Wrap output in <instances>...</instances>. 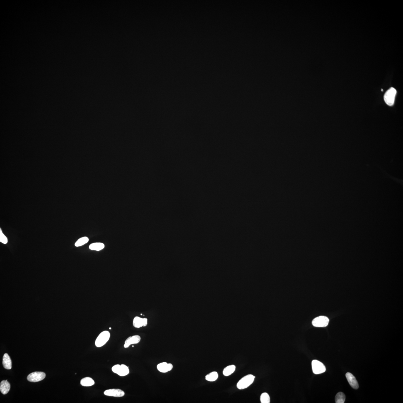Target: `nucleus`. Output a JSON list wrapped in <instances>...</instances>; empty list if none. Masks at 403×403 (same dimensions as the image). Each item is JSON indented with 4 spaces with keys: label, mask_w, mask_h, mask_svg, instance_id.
<instances>
[{
    "label": "nucleus",
    "mask_w": 403,
    "mask_h": 403,
    "mask_svg": "<svg viewBox=\"0 0 403 403\" xmlns=\"http://www.w3.org/2000/svg\"><path fill=\"white\" fill-rule=\"evenodd\" d=\"M255 377L252 374L245 376L238 381L237 387L240 390H242L248 388L254 382Z\"/></svg>",
    "instance_id": "nucleus-1"
},
{
    "label": "nucleus",
    "mask_w": 403,
    "mask_h": 403,
    "mask_svg": "<svg viewBox=\"0 0 403 403\" xmlns=\"http://www.w3.org/2000/svg\"><path fill=\"white\" fill-rule=\"evenodd\" d=\"M110 333L107 331H104L101 332L96 340L95 346L97 347H103L110 339Z\"/></svg>",
    "instance_id": "nucleus-2"
},
{
    "label": "nucleus",
    "mask_w": 403,
    "mask_h": 403,
    "mask_svg": "<svg viewBox=\"0 0 403 403\" xmlns=\"http://www.w3.org/2000/svg\"><path fill=\"white\" fill-rule=\"evenodd\" d=\"M396 92L395 89L391 87L384 94V100L388 105L392 106L394 105Z\"/></svg>",
    "instance_id": "nucleus-3"
},
{
    "label": "nucleus",
    "mask_w": 403,
    "mask_h": 403,
    "mask_svg": "<svg viewBox=\"0 0 403 403\" xmlns=\"http://www.w3.org/2000/svg\"><path fill=\"white\" fill-rule=\"evenodd\" d=\"M112 370L114 373L120 376H125L129 373L128 367L124 364H117L112 368Z\"/></svg>",
    "instance_id": "nucleus-4"
},
{
    "label": "nucleus",
    "mask_w": 403,
    "mask_h": 403,
    "mask_svg": "<svg viewBox=\"0 0 403 403\" xmlns=\"http://www.w3.org/2000/svg\"><path fill=\"white\" fill-rule=\"evenodd\" d=\"M312 371L314 374H319L325 372L326 368L322 362L317 360H313L312 362Z\"/></svg>",
    "instance_id": "nucleus-5"
},
{
    "label": "nucleus",
    "mask_w": 403,
    "mask_h": 403,
    "mask_svg": "<svg viewBox=\"0 0 403 403\" xmlns=\"http://www.w3.org/2000/svg\"><path fill=\"white\" fill-rule=\"evenodd\" d=\"M329 322V319L327 317L321 316L314 319L312 324L315 327H324L328 325Z\"/></svg>",
    "instance_id": "nucleus-6"
},
{
    "label": "nucleus",
    "mask_w": 403,
    "mask_h": 403,
    "mask_svg": "<svg viewBox=\"0 0 403 403\" xmlns=\"http://www.w3.org/2000/svg\"><path fill=\"white\" fill-rule=\"evenodd\" d=\"M46 377L45 373L42 372H34L30 374L27 376V379L31 382H37L43 380Z\"/></svg>",
    "instance_id": "nucleus-7"
},
{
    "label": "nucleus",
    "mask_w": 403,
    "mask_h": 403,
    "mask_svg": "<svg viewBox=\"0 0 403 403\" xmlns=\"http://www.w3.org/2000/svg\"><path fill=\"white\" fill-rule=\"evenodd\" d=\"M104 394L108 396H112L115 397H123L125 395V393L122 390L120 389H107L104 391Z\"/></svg>",
    "instance_id": "nucleus-8"
},
{
    "label": "nucleus",
    "mask_w": 403,
    "mask_h": 403,
    "mask_svg": "<svg viewBox=\"0 0 403 403\" xmlns=\"http://www.w3.org/2000/svg\"><path fill=\"white\" fill-rule=\"evenodd\" d=\"M140 340L141 337L139 335H134L132 336L129 337L125 341L124 346V348H127L132 344L138 343L140 342Z\"/></svg>",
    "instance_id": "nucleus-9"
},
{
    "label": "nucleus",
    "mask_w": 403,
    "mask_h": 403,
    "mask_svg": "<svg viewBox=\"0 0 403 403\" xmlns=\"http://www.w3.org/2000/svg\"><path fill=\"white\" fill-rule=\"evenodd\" d=\"M346 377L349 384L353 388L355 389H357L358 388V382L356 379L355 376H354L352 374L350 373V372H347L346 374Z\"/></svg>",
    "instance_id": "nucleus-10"
},
{
    "label": "nucleus",
    "mask_w": 403,
    "mask_h": 403,
    "mask_svg": "<svg viewBox=\"0 0 403 403\" xmlns=\"http://www.w3.org/2000/svg\"><path fill=\"white\" fill-rule=\"evenodd\" d=\"M158 370L161 372H167L172 370L173 365L171 364H168L166 362L161 363L157 366Z\"/></svg>",
    "instance_id": "nucleus-11"
},
{
    "label": "nucleus",
    "mask_w": 403,
    "mask_h": 403,
    "mask_svg": "<svg viewBox=\"0 0 403 403\" xmlns=\"http://www.w3.org/2000/svg\"><path fill=\"white\" fill-rule=\"evenodd\" d=\"M7 380L2 381L0 384V390L3 394H6L9 392L10 384Z\"/></svg>",
    "instance_id": "nucleus-12"
},
{
    "label": "nucleus",
    "mask_w": 403,
    "mask_h": 403,
    "mask_svg": "<svg viewBox=\"0 0 403 403\" xmlns=\"http://www.w3.org/2000/svg\"><path fill=\"white\" fill-rule=\"evenodd\" d=\"M2 364L5 369H10L12 368V362L11 358L8 354H4L3 357Z\"/></svg>",
    "instance_id": "nucleus-13"
},
{
    "label": "nucleus",
    "mask_w": 403,
    "mask_h": 403,
    "mask_svg": "<svg viewBox=\"0 0 403 403\" xmlns=\"http://www.w3.org/2000/svg\"><path fill=\"white\" fill-rule=\"evenodd\" d=\"M95 382L93 379L89 377L84 378L80 381L81 385L85 387H90L95 384Z\"/></svg>",
    "instance_id": "nucleus-14"
},
{
    "label": "nucleus",
    "mask_w": 403,
    "mask_h": 403,
    "mask_svg": "<svg viewBox=\"0 0 403 403\" xmlns=\"http://www.w3.org/2000/svg\"><path fill=\"white\" fill-rule=\"evenodd\" d=\"M236 369V366L232 365L227 366L224 369L223 371V374L225 376H229L234 372Z\"/></svg>",
    "instance_id": "nucleus-15"
},
{
    "label": "nucleus",
    "mask_w": 403,
    "mask_h": 403,
    "mask_svg": "<svg viewBox=\"0 0 403 403\" xmlns=\"http://www.w3.org/2000/svg\"><path fill=\"white\" fill-rule=\"evenodd\" d=\"M105 247V245L103 243H92L89 246V249L92 250L96 251H100L103 249Z\"/></svg>",
    "instance_id": "nucleus-16"
},
{
    "label": "nucleus",
    "mask_w": 403,
    "mask_h": 403,
    "mask_svg": "<svg viewBox=\"0 0 403 403\" xmlns=\"http://www.w3.org/2000/svg\"><path fill=\"white\" fill-rule=\"evenodd\" d=\"M218 373L216 372H212L206 376L205 379L209 382H214L218 378Z\"/></svg>",
    "instance_id": "nucleus-17"
},
{
    "label": "nucleus",
    "mask_w": 403,
    "mask_h": 403,
    "mask_svg": "<svg viewBox=\"0 0 403 403\" xmlns=\"http://www.w3.org/2000/svg\"><path fill=\"white\" fill-rule=\"evenodd\" d=\"M345 396L343 393H337L335 396V402L336 403H344L345 401Z\"/></svg>",
    "instance_id": "nucleus-18"
},
{
    "label": "nucleus",
    "mask_w": 403,
    "mask_h": 403,
    "mask_svg": "<svg viewBox=\"0 0 403 403\" xmlns=\"http://www.w3.org/2000/svg\"><path fill=\"white\" fill-rule=\"evenodd\" d=\"M133 325L136 328L143 327V318L139 317H135L133 321Z\"/></svg>",
    "instance_id": "nucleus-19"
},
{
    "label": "nucleus",
    "mask_w": 403,
    "mask_h": 403,
    "mask_svg": "<svg viewBox=\"0 0 403 403\" xmlns=\"http://www.w3.org/2000/svg\"><path fill=\"white\" fill-rule=\"evenodd\" d=\"M260 401L261 403H270V396L267 393H263L260 396Z\"/></svg>",
    "instance_id": "nucleus-20"
},
{
    "label": "nucleus",
    "mask_w": 403,
    "mask_h": 403,
    "mask_svg": "<svg viewBox=\"0 0 403 403\" xmlns=\"http://www.w3.org/2000/svg\"><path fill=\"white\" fill-rule=\"evenodd\" d=\"M89 241V239L88 238L86 237H84L81 238L76 242V243H75V246L76 247H79L83 246L85 244V243L88 242Z\"/></svg>",
    "instance_id": "nucleus-21"
},
{
    "label": "nucleus",
    "mask_w": 403,
    "mask_h": 403,
    "mask_svg": "<svg viewBox=\"0 0 403 403\" xmlns=\"http://www.w3.org/2000/svg\"><path fill=\"white\" fill-rule=\"evenodd\" d=\"M8 238L3 234L1 228L0 229V241L3 244H6L8 243Z\"/></svg>",
    "instance_id": "nucleus-22"
},
{
    "label": "nucleus",
    "mask_w": 403,
    "mask_h": 403,
    "mask_svg": "<svg viewBox=\"0 0 403 403\" xmlns=\"http://www.w3.org/2000/svg\"><path fill=\"white\" fill-rule=\"evenodd\" d=\"M147 319L146 318H143V327H145L147 325Z\"/></svg>",
    "instance_id": "nucleus-23"
},
{
    "label": "nucleus",
    "mask_w": 403,
    "mask_h": 403,
    "mask_svg": "<svg viewBox=\"0 0 403 403\" xmlns=\"http://www.w3.org/2000/svg\"><path fill=\"white\" fill-rule=\"evenodd\" d=\"M109 329H110V330H111V327H110V328H109Z\"/></svg>",
    "instance_id": "nucleus-24"
}]
</instances>
